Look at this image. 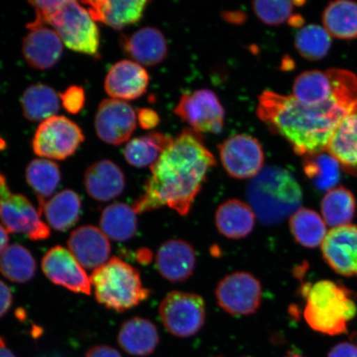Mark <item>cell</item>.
I'll return each mask as SVG.
<instances>
[{
	"mask_svg": "<svg viewBox=\"0 0 357 357\" xmlns=\"http://www.w3.org/2000/svg\"><path fill=\"white\" fill-rule=\"evenodd\" d=\"M0 220L10 233L22 234L32 241L46 240L51 235L41 213L24 195L15 194L0 172Z\"/></svg>",
	"mask_w": 357,
	"mask_h": 357,
	"instance_id": "cell-7",
	"label": "cell"
},
{
	"mask_svg": "<svg viewBox=\"0 0 357 357\" xmlns=\"http://www.w3.org/2000/svg\"><path fill=\"white\" fill-rule=\"evenodd\" d=\"M36 271L37 262L32 253L24 245H8L0 255V272L13 282H29L34 278Z\"/></svg>",
	"mask_w": 357,
	"mask_h": 357,
	"instance_id": "cell-36",
	"label": "cell"
},
{
	"mask_svg": "<svg viewBox=\"0 0 357 357\" xmlns=\"http://www.w3.org/2000/svg\"><path fill=\"white\" fill-rule=\"evenodd\" d=\"M60 96L43 84H35L25 89L21 97L22 114L30 121H44L56 116L60 109Z\"/></svg>",
	"mask_w": 357,
	"mask_h": 357,
	"instance_id": "cell-28",
	"label": "cell"
},
{
	"mask_svg": "<svg viewBox=\"0 0 357 357\" xmlns=\"http://www.w3.org/2000/svg\"><path fill=\"white\" fill-rule=\"evenodd\" d=\"M334 95V84L328 70H307L298 75L293 84V96L306 105H318Z\"/></svg>",
	"mask_w": 357,
	"mask_h": 357,
	"instance_id": "cell-27",
	"label": "cell"
},
{
	"mask_svg": "<svg viewBox=\"0 0 357 357\" xmlns=\"http://www.w3.org/2000/svg\"><path fill=\"white\" fill-rule=\"evenodd\" d=\"M245 195L262 225H278L301 208L303 194L296 177L280 167H266L249 182Z\"/></svg>",
	"mask_w": 357,
	"mask_h": 357,
	"instance_id": "cell-3",
	"label": "cell"
},
{
	"mask_svg": "<svg viewBox=\"0 0 357 357\" xmlns=\"http://www.w3.org/2000/svg\"><path fill=\"white\" fill-rule=\"evenodd\" d=\"M29 30L22 45L26 61L34 69L52 68L59 61L63 52V43L59 35L47 26Z\"/></svg>",
	"mask_w": 357,
	"mask_h": 357,
	"instance_id": "cell-19",
	"label": "cell"
},
{
	"mask_svg": "<svg viewBox=\"0 0 357 357\" xmlns=\"http://www.w3.org/2000/svg\"><path fill=\"white\" fill-rule=\"evenodd\" d=\"M305 2L297 1H255L252 10L262 22L269 26H278L291 22L294 7Z\"/></svg>",
	"mask_w": 357,
	"mask_h": 357,
	"instance_id": "cell-38",
	"label": "cell"
},
{
	"mask_svg": "<svg viewBox=\"0 0 357 357\" xmlns=\"http://www.w3.org/2000/svg\"><path fill=\"white\" fill-rule=\"evenodd\" d=\"M326 151L345 172L357 176V105L338 124Z\"/></svg>",
	"mask_w": 357,
	"mask_h": 357,
	"instance_id": "cell-23",
	"label": "cell"
},
{
	"mask_svg": "<svg viewBox=\"0 0 357 357\" xmlns=\"http://www.w3.org/2000/svg\"><path fill=\"white\" fill-rule=\"evenodd\" d=\"M13 305V294L10 287L0 280V318L6 315Z\"/></svg>",
	"mask_w": 357,
	"mask_h": 357,
	"instance_id": "cell-42",
	"label": "cell"
},
{
	"mask_svg": "<svg viewBox=\"0 0 357 357\" xmlns=\"http://www.w3.org/2000/svg\"><path fill=\"white\" fill-rule=\"evenodd\" d=\"M294 46L305 59L320 61L328 54L332 47V37L322 26L310 24L298 31Z\"/></svg>",
	"mask_w": 357,
	"mask_h": 357,
	"instance_id": "cell-37",
	"label": "cell"
},
{
	"mask_svg": "<svg viewBox=\"0 0 357 357\" xmlns=\"http://www.w3.org/2000/svg\"><path fill=\"white\" fill-rule=\"evenodd\" d=\"M216 298L223 310L233 315L255 314L261 306L260 281L248 272H235L218 283Z\"/></svg>",
	"mask_w": 357,
	"mask_h": 357,
	"instance_id": "cell-12",
	"label": "cell"
},
{
	"mask_svg": "<svg viewBox=\"0 0 357 357\" xmlns=\"http://www.w3.org/2000/svg\"><path fill=\"white\" fill-rule=\"evenodd\" d=\"M173 140V138L167 134L158 132L133 138L125 146V159L132 167H151L160 155L171 146Z\"/></svg>",
	"mask_w": 357,
	"mask_h": 357,
	"instance_id": "cell-30",
	"label": "cell"
},
{
	"mask_svg": "<svg viewBox=\"0 0 357 357\" xmlns=\"http://www.w3.org/2000/svg\"><path fill=\"white\" fill-rule=\"evenodd\" d=\"M84 182L89 195L100 202L119 197L126 186L122 169L109 160H100L89 167Z\"/></svg>",
	"mask_w": 357,
	"mask_h": 357,
	"instance_id": "cell-22",
	"label": "cell"
},
{
	"mask_svg": "<svg viewBox=\"0 0 357 357\" xmlns=\"http://www.w3.org/2000/svg\"><path fill=\"white\" fill-rule=\"evenodd\" d=\"M324 261L336 273L357 276V226L333 227L322 244Z\"/></svg>",
	"mask_w": 357,
	"mask_h": 357,
	"instance_id": "cell-15",
	"label": "cell"
},
{
	"mask_svg": "<svg viewBox=\"0 0 357 357\" xmlns=\"http://www.w3.org/2000/svg\"><path fill=\"white\" fill-rule=\"evenodd\" d=\"M328 70L334 95L324 104L306 105L293 96L271 91L259 96L258 118L303 158L326 151L338 124L357 105L356 75L347 70Z\"/></svg>",
	"mask_w": 357,
	"mask_h": 357,
	"instance_id": "cell-1",
	"label": "cell"
},
{
	"mask_svg": "<svg viewBox=\"0 0 357 357\" xmlns=\"http://www.w3.org/2000/svg\"><path fill=\"white\" fill-rule=\"evenodd\" d=\"M0 357H17L8 348L3 338L0 337Z\"/></svg>",
	"mask_w": 357,
	"mask_h": 357,
	"instance_id": "cell-45",
	"label": "cell"
},
{
	"mask_svg": "<svg viewBox=\"0 0 357 357\" xmlns=\"http://www.w3.org/2000/svg\"><path fill=\"white\" fill-rule=\"evenodd\" d=\"M86 357H122L114 348L107 345H97L89 348Z\"/></svg>",
	"mask_w": 357,
	"mask_h": 357,
	"instance_id": "cell-43",
	"label": "cell"
},
{
	"mask_svg": "<svg viewBox=\"0 0 357 357\" xmlns=\"http://www.w3.org/2000/svg\"><path fill=\"white\" fill-rule=\"evenodd\" d=\"M195 265V249L184 240H168L156 253L155 266L159 273L172 282L188 280L193 274Z\"/></svg>",
	"mask_w": 357,
	"mask_h": 357,
	"instance_id": "cell-18",
	"label": "cell"
},
{
	"mask_svg": "<svg viewBox=\"0 0 357 357\" xmlns=\"http://www.w3.org/2000/svg\"><path fill=\"white\" fill-rule=\"evenodd\" d=\"M324 29L331 37L342 40L357 38V3L337 0L328 3L323 13Z\"/></svg>",
	"mask_w": 357,
	"mask_h": 357,
	"instance_id": "cell-29",
	"label": "cell"
},
{
	"mask_svg": "<svg viewBox=\"0 0 357 357\" xmlns=\"http://www.w3.org/2000/svg\"><path fill=\"white\" fill-rule=\"evenodd\" d=\"M285 357H303V356H298V355H290V356H285Z\"/></svg>",
	"mask_w": 357,
	"mask_h": 357,
	"instance_id": "cell-47",
	"label": "cell"
},
{
	"mask_svg": "<svg viewBox=\"0 0 357 357\" xmlns=\"http://www.w3.org/2000/svg\"><path fill=\"white\" fill-rule=\"evenodd\" d=\"M223 168L231 177L244 180L256 177L264 167L265 155L257 138L236 134L218 145Z\"/></svg>",
	"mask_w": 357,
	"mask_h": 357,
	"instance_id": "cell-11",
	"label": "cell"
},
{
	"mask_svg": "<svg viewBox=\"0 0 357 357\" xmlns=\"http://www.w3.org/2000/svg\"><path fill=\"white\" fill-rule=\"evenodd\" d=\"M324 221L337 227L349 225L356 211V198L346 187L338 186L327 191L321 203Z\"/></svg>",
	"mask_w": 357,
	"mask_h": 357,
	"instance_id": "cell-34",
	"label": "cell"
},
{
	"mask_svg": "<svg viewBox=\"0 0 357 357\" xmlns=\"http://www.w3.org/2000/svg\"><path fill=\"white\" fill-rule=\"evenodd\" d=\"M160 319L167 331L178 337L194 336L206 319L204 298L198 294L172 291L159 306Z\"/></svg>",
	"mask_w": 357,
	"mask_h": 357,
	"instance_id": "cell-8",
	"label": "cell"
},
{
	"mask_svg": "<svg viewBox=\"0 0 357 357\" xmlns=\"http://www.w3.org/2000/svg\"><path fill=\"white\" fill-rule=\"evenodd\" d=\"M289 227L298 244L309 248L322 245L327 236L326 223L312 209L301 208L290 217Z\"/></svg>",
	"mask_w": 357,
	"mask_h": 357,
	"instance_id": "cell-35",
	"label": "cell"
},
{
	"mask_svg": "<svg viewBox=\"0 0 357 357\" xmlns=\"http://www.w3.org/2000/svg\"><path fill=\"white\" fill-rule=\"evenodd\" d=\"M84 140L77 123L64 116H53L39 125L32 146L40 158L62 160L73 155Z\"/></svg>",
	"mask_w": 357,
	"mask_h": 357,
	"instance_id": "cell-9",
	"label": "cell"
},
{
	"mask_svg": "<svg viewBox=\"0 0 357 357\" xmlns=\"http://www.w3.org/2000/svg\"><path fill=\"white\" fill-rule=\"evenodd\" d=\"M45 275L56 285L74 293L91 294V279L68 250L56 245L45 254L42 261Z\"/></svg>",
	"mask_w": 357,
	"mask_h": 357,
	"instance_id": "cell-14",
	"label": "cell"
},
{
	"mask_svg": "<svg viewBox=\"0 0 357 357\" xmlns=\"http://www.w3.org/2000/svg\"><path fill=\"white\" fill-rule=\"evenodd\" d=\"M91 282L97 302L117 312L139 305L151 294L142 284L140 272L118 257L93 270Z\"/></svg>",
	"mask_w": 357,
	"mask_h": 357,
	"instance_id": "cell-5",
	"label": "cell"
},
{
	"mask_svg": "<svg viewBox=\"0 0 357 357\" xmlns=\"http://www.w3.org/2000/svg\"><path fill=\"white\" fill-rule=\"evenodd\" d=\"M47 24L54 28L62 43L70 50L99 56V29L88 10L77 1H64L49 17Z\"/></svg>",
	"mask_w": 357,
	"mask_h": 357,
	"instance_id": "cell-6",
	"label": "cell"
},
{
	"mask_svg": "<svg viewBox=\"0 0 357 357\" xmlns=\"http://www.w3.org/2000/svg\"><path fill=\"white\" fill-rule=\"evenodd\" d=\"M82 211V200L77 193L71 190L59 192L45 203L41 214L53 229L66 231L79 220Z\"/></svg>",
	"mask_w": 357,
	"mask_h": 357,
	"instance_id": "cell-26",
	"label": "cell"
},
{
	"mask_svg": "<svg viewBox=\"0 0 357 357\" xmlns=\"http://www.w3.org/2000/svg\"><path fill=\"white\" fill-rule=\"evenodd\" d=\"M255 218V213L248 204L229 199L217 209L215 223L218 231L227 238L242 239L253 231Z\"/></svg>",
	"mask_w": 357,
	"mask_h": 357,
	"instance_id": "cell-25",
	"label": "cell"
},
{
	"mask_svg": "<svg viewBox=\"0 0 357 357\" xmlns=\"http://www.w3.org/2000/svg\"><path fill=\"white\" fill-rule=\"evenodd\" d=\"M10 242V236H8V231L6 227L0 225V255L3 252L8 245Z\"/></svg>",
	"mask_w": 357,
	"mask_h": 357,
	"instance_id": "cell-44",
	"label": "cell"
},
{
	"mask_svg": "<svg viewBox=\"0 0 357 357\" xmlns=\"http://www.w3.org/2000/svg\"><path fill=\"white\" fill-rule=\"evenodd\" d=\"M306 301L303 315L314 331L329 336L347 333V325L357 312L352 292L344 285L332 280H320L303 285Z\"/></svg>",
	"mask_w": 357,
	"mask_h": 357,
	"instance_id": "cell-4",
	"label": "cell"
},
{
	"mask_svg": "<svg viewBox=\"0 0 357 357\" xmlns=\"http://www.w3.org/2000/svg\"><path fill=\"white\" fill-rule=\"evenodd\" d=\"M100 223L102 233L117 242L132 239L137 231L136 212L126 204L115 203L105 208Z\"/></svg>",
	"mask_w": 357,
	"mask_h": 357,
	"instance_id": "cell-31",
	"label": "cell"
},
{
	"mask_svg": "<svg viewBox=\"0 0 357 357\" xmlns=\"http://www.w3.org/2000/svg\"><path fill=\"white\" fill-rule=\"evenodd\" d=\"M70 252L83 268L97 269L108 261L111 245L102 230L93 225L78 227L68 239Z\"/></svg>",
	"mask_w": 357,
	"mask_h": 357,
	"instance_id": "cell-16",
	"label": "cell"
},
{
	"mask_svg": "<svg viewBox=\"0 0 357 357\" xmlns=\"http://www.w3.org/2000/svg\"><path fill=\"white\" fill-rule=\"evenodd\" d=\"M351 340L352 343H354V344L357 347V331L352 333L351 336Z\"/></svg>",
	"mask_w": 357,
	"mask_h": 357,
	"instance_id": "cell-46",
	"label": "cell"
},
{
	"mask_svg": "<svg viewBox=\"0 0 357 357\" xmlns=\"http://www.w3.org/2000/svg\"><path fill=\"white\" fill-rule=\"evenodd\" d=\"M62 106L70 114H77L86 104V93L78 86H71L59 95Z\"/></svg>",
	"mask_w": 357,
	"mask_h": 357,
	"instance_id": "cell-39",
	"label": "cell"
},
{
	"mask_svg": "<svg viewBox=\"0 0 357 357\" xmlns=\"http://www.w3.org/2000/svg\"><path fill=\"white\" fill-rule=\"evenodd\" d=\"M341 165L327 151L305 156L303 172L317 190L328 191L336 187L341 178Z\"/></svg>",
	"mask_w": 357,
	"mask_h": 357,
	"instance_id": "cell-33",
	"label": "cell"
},
{
	"mask_svg": "<svg viewBox=\"0 0 357 357\" xmlns=\"http://www.w3.org/2000/svg\"><path fill=\"white\" fill-rule=\"evenodd\" d=\"M123 50L137 63L154 66L162 63L168 53L167 40L158 29L145 26L120 38Z\"/></svg>",
	"mask_w": 357,
	"mask_h": 357,
	"instance_id": "cell-20",
	"label": "cell"
},
{
	"mask_svg": "<svg viewBox=\"0 0 357 357\" xmlns=\"http://www.w3.org/2000/svg\"><path fill=\"white\" fill-rule=\"evenodd\" d=\"M149 1L146 0H97L83 1L95 21L108 25L116 30L136 24L144 15Z\"/></svg>",
	"mask_w": 357,
	"mask_h": 357,
	"instance_id": "cell-21",
	"label": "cell"
},
{
	"mask_svg": "<svg viewBox=\"0 0 357 357\" xmlns=\"http://www.w3.org/2000/svg\"><path fill=\"white\" fill-rule=\"evenodd\" d=\"M174 113L198 133H220L225 125V111L215 93L207 89L184 93Z\"/></svg>",
	"mask_w": 357,
	"mask_h": 357,
	"instance_id": "cell-10",
	"label": "cell"
},
{
	"mask_svg": "<svg viewBox=\"0 0 357 357\" xmlns=\"http://www.w3.org/2000/svg\"><path fill=\"white\" fill-rule=\"evenodd\" d=\"M149 75L135 61L123 60L111 67L106 75L105 89L114 100H133L144 95Z\"/></svg>",
	"mask_w": 357,
	"mask_h": 357,
	"instance_id": "cell-17",
	"label": "cell"
},
{
	"mask_svg": "<svg viewBox=\"0 0 357 357\" xmlns=\"http://www.w3.org/2000/svg\"><path fill=\"white\" fill-rule=\"evenodd\" d=\"M136 126V112L128 102L114 99L100 102L95 120L100 140L109 145H121L130 138Z\"/></svg>",
	"mask_w": 357,
	"mask_h": 357,
	"instance_id": "cell-13",
	"label": "cell"
},
{
	"mask_svg": "<svg viewBox=\"0 0 357 357\" xmlns=\"http://www.w3.org/2000/svg\"><path fill=\"white\" fill-rule=\"evenodd\" d=\"M216 160L200 133L185 129L151 167L144 195L133 204L136 213L168 207L181 216L190 211Z\"/></svg>",
	"mask_w": 357,
	"mask_h": 357,
	"instance_id": "cell-2",
	"label": "cell"
},
{
	"mask_svg": "<svg viewBox=\"0 0 357 357\" xmlns=\"http://www.w3.org/2000/svg\"><path fill=\"white\" fill-rule=\"evenodd\" d=\"M138 123L146 130L153 129L160 123L159 114L153 109H140L137 110Z\"/></svg>",
	"mask_w": 357,
	"mask_h": 357,
	"instance_id": "cell-40",
	"label": "cell"
},
{
	"mask_svg": "<svg viewBox=\"0 0 357 357\" xmlns=\"http://www.w3.org/2000/svg\"><path fill=\"white\" fill-rule=\"evenodd\" d=\"M61 180L59 167L50 160L35 159L26 167V181L37 195L40 213L46 199L54 193Z\"/></svg>",
	"mask_w": 357,
	"mask_h": 357,
	"instance_id": "cell-32",
	"label": "cell"
},
{
	"mask_svg": "<svg viewBox=\"0 0 357 357\" xmlns=\"http://www.w3.org/2000/svg\"><path fill=\"white\" fill-rule=\"evenodd\" d=\"M117 340L120 347L129 355L144 357L153 354L160 338L153 323L137 317L121 325Z\"/></svg>",
	"mask_w": 357,
	"mask_h": 357,
	"instance_id": "cell-24",
	"label": "cell"
},
{
	"mask_svg": "<svg viewBox=\"0 0 357 357\" xmlns=\"http://www.w3.org/2000/svg\"><path fill=\"white\" fill-rule=\"evenodd\" d=\"M328 357H357V347L352 342H341L333 347Z\"/></svg>",
	"mask_w": 357,
	"mask_h": 357,
	"instance_id": "cell-41",
	"label": "cell"
}]
</instances>
